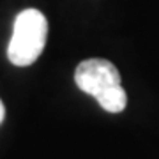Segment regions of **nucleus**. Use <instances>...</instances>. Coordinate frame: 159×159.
<instances>
[{
    "label": "nucleus",
    "instance_id": "nucleus-1",
    "mask_svg": "<svg viewBox=\"0 0 159 159\" xmlns=\"http://www.w3.org/2000/svg\"><path fill=\"white\" fill-rule=\"evenodd\" d=\"M48 37V21L37 9H25L16 16L7 46V58L12 66L27 67L41 57Z\"/></svg>",
    "mask_w": 159,
    "mask_h": 159
},
{
    "label": "nucleus",
    "instance_id": "nucleus-2",
    "mask_svg": "<svg viewBox=\"0 0 159 159\" xmlns=\"http://www.w3.org/2000/svg\"><path fill=\"white\" fill-rule=\"evenodd\" d=\"M74 81L81 92L97 97L104 90L120 85V73L110 60L89 58L78 64L74 71Z\"/></svg>",
    "mask_w": 159,
    "mask_h": 159
},
{
    "label": "nucleus",
    "instance_id": "nucleus-4",
    "mask_svg": "<svg viewBox=\"0 0 159 159\" xmlns=\"http://www.w3.org/2000/svg\"><path fill=\"white\" fill-rule=\"evenodd\" d=\"M4 115H6V110H4V104L0 101V124H2V120H4Z\"/></svg>",
    "mask_w": 159,
    "mask_h": 159
},
{
    "label": "nucleus",
    "instance_id": "nucleus-3",
    "mask_svg": "<svg viewBox=\"0 0 159 159\" xmlns=\"http://www.w3.org/2000/svg\"><path fill=\"white\" fill-rule=\"evenodd\" d=\"M96 101L99 102V106L102 110H106L110 113H119L127 104V94L122 89V85H115L108 90H104L102 94H99L96 97Z\"/></svg>",
    "mask_w": 159,
    "mask_h": 159
}]
</instances>
